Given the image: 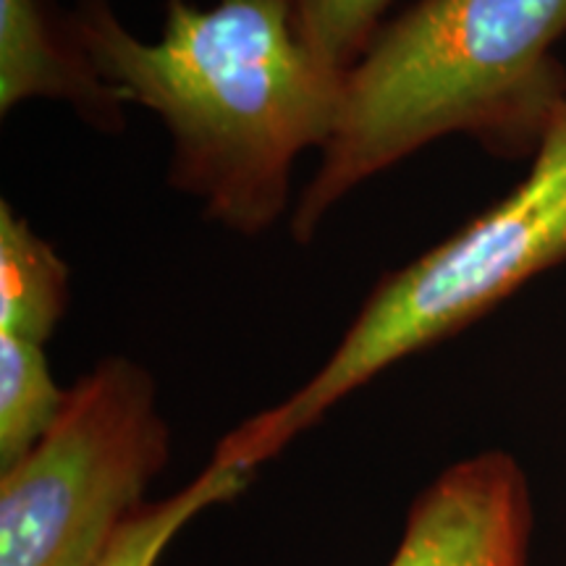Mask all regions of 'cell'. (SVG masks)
Returning <instances> with one entry per match:
<instances>
[{
    "mask_svg": "<svg viewBox=\"0 0 566 566\" xmlns=\"http://www.w3.org/2000/svg\"><path fill=\"white\" fill-rule=\"evenodd\" d=\"M71 19L105 82L168 129L176 192L233 233L271 231L292 208L300 155L331 139L344 82L300 40L292 0H168L155 42L111 0H76Z\"/></svg>",
    "mask_w": 566,
    "mask_h": 566,
    "instance_id": "6da1fadb",
    "label": "cell"
},
{
    "mask_svg": "<svg viewBox=\"0 0 566 566\" xmlns=\"http://www.w3.org/2000/svg\"><path fill=\"white\" fill-rule=\"evenodd\" d=\"M566 0H412L344 74L336 126L294 202L307 247L354 189L462 134L495 158H533L566 101L556 45Z\"/></svg>",
    "mask_w": 566,
    "mask_h": 566,
    "instance_id": "7a4b0ae2",
    "label": "cell"
},
{
    "mask_svg": "<svg viewBox=\"0 0 566 566\" xmlns=\"http://www.w3.org/2000/svg\"><path fill=\"white\" fill-rule=\"evenodd\" d=\"M566 263V101L516 187L412 263L386 271L331 357L294 394L247 417L212 462L254 472L307 433L338 401L401 359L462 334Z\"/></svg>",
    "mask_w": 566,
    "mask_h": 566,
    "instance_id": "3957f363",
    "label": "cell"
},
{
    "mask_svg": "<svg viewBox=\"0 0 566 566\" xmlns=\"http://www.w3.org/2000/svg\"><path fill=\"white\" fill-rule=\"evenodd\" d=\"M168 462L155 375L103 357L69 388L45 438L0 470V566H95Z\"/></svg>",
    "mask_w": 566,
    "mask_h": 566,
    "instance_id": "277c9868",
    "label": "cell"
},
{
    "mask_svg": "<svg viewBox=\"0 0 566 566\" xmlns=\"http://www.w3.org/2000/svg\"><path fill=\"white\" fill-rule=\"evenodd\" d=\"M533 522L527 475L512 454L464 457L415 495L386 566H530Z\"/></svg>",
    "mask_w": 566,
    "mask_h": 566,
    "instance_id": "5b68a950",
    "label": "cell"
},
{
    "mask_svg": "<svg viewBox=\"0 0 566 566\" xmlns=\"http://www.w3.org/2000/svg\"><path fill=\"white\" fill-rule=\"evenodd\" d=\"M30 101L66 103L105 134L124 132L129 105L105 82L59 0H0V113Z\"/></svg>",
    "mask_w": 566,
    "mask_h": 566,
    "instance_id": "8992f818",
    "label": "cell"
},
{
    "mask_svg": "<svg viewBox=\"0 0 566 566\" xmlns=\"http://www.w3.org/2000/svg\"><path fill=\"white\" fill-rule=\"evenodd\" d=\"M71 302L66 260L21 218L9 200L0 202V334L45 346Z\"/></svg>",
    "mask_w": 566,
    "mask_h": 566,
    "instance_id": "52a82bcc",
    "label": "cell"
},
{
    "mask_svg": "<svg viewBox=\"0 0 566 566\" xmlns=\"http://www.w3.org/2000/svg\"><path fill=\"white\" fill-rule=\"evenodd\" d=\"M252 478L254 472L218 464L210 459L200 475L189 480L181 491L166 499L147 501L137 509L95 566H158L174 537L197 514L218 504H229L250 488Z\"/></svg>",
    "mask_w": 566,
    "mask_h": 566,
    "instance_id": "ba28073f",
    "label": "cell"
},
{
    "mask_svg": "<svg viewBox=\"0 0 566 566\" xmlns=\"http://www.w3.org/2000/svg\"><path fill=\"white\" fill-rule=\"evenodd\" d=\"M69 388L55 384L45 346L0 334V470L30 454L59 420Z\"/></svg>",
    "mask_w": 566,
    "mask_h": 566,
    "instance_id": "9c48e42d",
    "label": "cell"
},
{
    "mask_svg": "<svg viewBox=\"0 0 566 566\" xmlns=\"http://www.w3.org/2000/svg\"><path fill=\"white\" fill-rule=\"evenodd\" d=\"M396 0H292L294 27L307 51L334 74L363 59Z\"/></svg>",
    "mask_w": 566,
    "mask_h": 566,
    "instance_id": "30bf717a",
    "label": "cell"
}]
</instances>
